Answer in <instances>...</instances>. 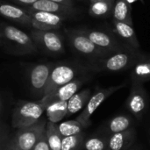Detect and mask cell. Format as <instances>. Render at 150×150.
<instances>
[{
    "label": "cell",
    "instance_id": "5bb4252c",
    "mask_svg": "<svg viewBox=\"0 0 150 150\" xmlns=\"http://www.w3.org/2000/svg\"><path fill=\"white\" fill-rule=\"evenodd\" d=\"M136 130L131 127L126 131L107 136L105 150H129L136 140Z\"/></svg>",
    "mask_w": 150,
    "mask_h": 150
},
{
    "label": "cell",
    "instance_id": "ac0fdd59",
    "mask_svg": "<svg viewBox=\"0 0 150 150\" xmlns=\"http://www.w3.org/2000/svg\"><path fill=\"white\" fill-rule=\"evenodd\" d=\"M134 121L129 115H118L111 119L105 125L103 133L105 135H110L112 134L126 131L133 127Z\"/></svg>",
    "mask_w": 150,
    "mask_h": 150
},
{
    "label": "cell",
    "instance_id": "d6986e66",
    "mask_svg": "<svg viewBox=\"0 0 150 150\" xmlns=\"http://www.w3.org/2000/svg\"><path fill=\"white\" fill-rule=\"evenodd\" d=\"M91 96V91L90 89H84L79 92L74 94L68 101V114L67 116H71L82 109L84 108L88 100Z\"/></svg>",
    "mask_w": 150,
    "mask_h": 150
},
{
    "label": "cell",
    "instance_id": "5b68a950",
    "mask_svg": "<svg viewBox=\"0 0 150 150\" xmlns=\"http://www.w3.org/2000/svg\"><path fill=\"white\" fill-rule=\"evenodd\" d=\"M69 43L73 49L79 54L88 58L91 62L103 58L111 53L96 46L82 30H73L68 33Z\"/></svg>",
    "mask_w": 150,
    "mask_h": 150
},
{
    "label": "cell",
    "instance_id": "4316f807",
    "mask_svg": "<svg viewBox=\"0 0 150 150\" xmlns=\"http://www.w3.org/2000/svg\"><path fill=\"white\" fill-rule=\"evenodd\" d=\"M107 136H95L87 139L83 142V146L85 150H105Z\"/></svg>",
    "mask_w": 150,
    "mask_h": 150
},
{
    "label": "cell",
    "instance_id": "4fadbf2b",
    "mask_svg": "<svg viewBox=\"0 0 150 150\" xmlns=\"http://www.w3.org/2000/svg\"><path fill=\"white\" fill-rule=\"evenodd\" d=\"M31 25L36 30H55L58 29L63 21V16L57 13H51L40 11H32Z\"/></svg>",
    "mask_w": 150,
    "mask_h": 150
},
{
    "label": "cell",
    "instance_id": "2e32d148",
    "mask_svg": "<svg viewBox=\"0 0 150 150\" xmlns=\"http://www.w3.org/2000/svg\"><path fill=\"white\" fill-rule=\"evenodd\" d=\"M131 83H144L150 81V55L145 54L130 69Z\"/></svg>",
    "mask_w": 150,
    "mask_h": 150
},
{
    "label": "cell",
    "instance_id": "8992f818",
    "mask_svg": "<svg viewBox=\"0 0 150 150\" xmlns=\"http://www.w3.org/2000/svg\"><path fill=\"white\" fill-rule=\"evenodd\" d=\"M127 86V83H120L119 85L115 86H111L108 88H103V89H98L96 91V92L91 96L90 99L88 100L86 105L84 106L83 112L81 114L77 117L76 120L79 121L84 128L88 127L91 126V117L92 114L95 112V111L109 98L111 97L113 93L116 91H120V89L124 88Z\"/></svg>",
    "mask_w": 150,
    "mask_h": 150
},
{
    "label": "cell",
    "instance_id": "ffe728a7",
    "mask_svg": "<svg viewBox=\"0 0 150 150\" xmlns=\"http://www.w3.org/2000/svg\"><path fill=\"white\" fill-rule=\"evenodd\" d=\"M132 7L126 0H115L112 16L114 20L124 22L127 25H133L132 19Z\"/></svg>",
    "mask_w": 150,
    "mask_h": 150
},
{
    "label": "cell",
    "instance_id": "484cf974",
    "mask_svg": "<svg viewBox=\"0 0 150 150\" xmlns=\"http://www.w3.org/2000/svg\"><path fill=\"white\" fill-rule=\"evenodd\" d=\"M83 140H84L83 133L76 135L63 137L61 150H77L83 145Z\"/></svg>",
    "mask_w": 150,
    "mask_h": 150
},
{
    "label": "cell",
    "instance_id": "e0dca14e",
    "mask_svg": "<svg viewBox=\"0 0 150 150\" xmlns=\"http://www.w3.org/2000/svg\"><path fill=\"white\" fill-rule=\"evenodd\" d=\"M0 15L8 19L13 20V21L18 22L24 25H28L32 24V18L30 14L25 12L23 9L14 6L12 4H0Z\"/></svg>",
    "mask_w": 150,
    "mask_h": 150
},
{
    "label": "cell",
    "instance_id": "d6a6232c",
    "mask_svg": "<svg viewBox=\"0 0 150 150\" xmlns=\"http://www.w3.org/2000/svg\"><path fill=\"white\" fill-rule=\"evenodd\" d=\"M128 4H134V3H135V2H138V1H140V2H142V4H144V1L143 0H126Z\"/></svg>",
    "mask_w": 150,
    "mask_h": 150
},
{
    "label": "cell",
    "instance_id": "f1b7e54d",
    "mask_svg": "<svg viewBox=\"0 0 150 150\" xmlns=\"http://www.w3.org/2000/svg\"><path fill=\"white\" fill-rule=\"evenodd\" d=\"M2 150H20L18 149L16 145L14 144L13 141H12V138L11 139H6V141L4 142V145H3V148H2Z\"/></svg>",
    "mask_w": 150,
    "mask_h": 150
},
{
    "label": "cell",
    "instance_id": "3957f363",
    "mask_svg": "<svg viewBox=\"0 0 150 150\" xmlns=\"http://www.w3.org/2000/svg\"><path fill=\"white\" fill-rule=\"evenodd\" d=\"M89 71L87 66H82L76 63H60L54 65L50 72L45 96L76 79L77 76L85 74Z\"/></svg>",
    "mask_w": 150,
    "mask_h": 150
},
{
    "label": "cell",
    "instance_id": "7c38bea8",
    "mask_svg": "<svg viewBox=\"0 0 150 150\" xmlns=\"http://www.w3.org/2000/svg\"><path fill=\"white\" fill-rule=\"evenodd\" d=\"M88 76L76 77L71 82L59 87L53 92L44 96L40 102L46 107L47 105L62 101H68L74 94H76L82 85L88 80Z\"/></svg>",
    "mask_w": 150,
    "mask_h": 150
},
{
    "label": "cell",
    "instance_id": "30bf717a",
    "mask_svg": "<svg viewBox=\"0 0 150 150\" xmlns=\"http://www.w3.org/2000/svg\"><path fill=\"white\" fill-rule=\"evenodd\" d=\"M85 35L98 47L109 52H115L120 49L132 47L123 40H121L113 33H107L98 30H82Z\"/></svg>",
    "mask_w": 150,
    "mask_h": 150
},
{
    "label": "cell",
    "instance_id": "ba28073f",
    "mask_svg": "<svg viewBox=\"0 0 150 150\" xmlns=\"http://www.w3.org/2000/svg\"><path fill=\"white\" fill-rule=\"evenodd\" d=\"M46 125V120H40L30 127L18 129L16 134L12 137L16 147L20 150H33L40 135L45 132Z\"/></svg>",
    "mask_w": 150,
    "mask_h": 150
},
{
    "label": "cell",
    "instance_id": "7a4b0ae2",
    "mask_svg": "<svg viewBox=\"0 0 150 150\" xmlns=\"http://www.w3.org/2000/svg\"><path fill=\"white\" fill-rule=\"evenodd\" d=\"M0 34L1 40L15 54H32L35 53L38 49L31 35L15 26L9 25H3Z\"/></svg>",
    "mask_w": 150,
    "mask_h": 150
},
{
    "label": "cell",
    "instance_id": "6da1fadb",
    "mask_svg": "<svg viewBox=\"0 0 150 150\" xmlns=\"http://www.w3.org/2000/svg\"><path fill=\"white\" fill-rule=\"evenodd\" d=\"M146 54L134 47L120 49L110 54L89 62L86 66L90 71L117 73L130 69L133 65Z\"/></svg>",
    "mask_w": 150,
    "mask_h": 150
},
{
    "label": "cell",
    "instance_id": "52a82bcc",
    "mask_svg": "<svg viewBox=\"0 0 150 150\" xmlns=\"http://www.w3.org/2000/svg\"><path fill=\"white\" fill-rule=\"evenodd\" d=\"M30 35L36 47L48 54L58 55L65 51L61 34L54 30L34 29Z\"/></svg>",
    "mask_w": 150,
    "mask_h": 150
},
{
    "label": "cell",
    "instance_id": "4dcf8cb0",
    "mask_svg": "<svg viewBox=\"0 0 150 150\" xmlns=\"http://www.w3.org/2000/svg\"><path fill=\"white\" fill-rule=\"evenodd\" d=\"M50 1L58 3L60 4H62V5H65V6H68V7H72L71 0H50Z\"/></svg>",
    "mask_w": 150,
    "mask_h": 150
},
{
    "label": "cell",
    "instance_id": "9c48e42d",
    "mask_svg": "<svg viewBox=\"0 0 150 150\" xmlns=\"http://www.w3.org/2000/svg\"><path fill=\"white\" fill-rule=\"evenodd\" d=\"M126 105L135 118L138 120L142 118L149 106V96L142 83H131V89Z\"/></svg>",
    "mask_w": 150,
    "mask_h": 150
},
{
    "label": "cell",
    "instance_id": "277c9868",
    "mask_svg": "<svg viewBox=\"0 0 150 150\" xmlns=\"http://www.w3.org/2000/svg\"><path fill=\"white\" fill-rule=\"evenodd\" d=\"M45 110L40 101H19L13 111L11 125L17 129L30 127L41 120Z\"/></svg>",
    "mask_w": 150,
    "mask_h": 150
},
{
    "label": "cell",
    "instance_id": "9a60e30c",
    "mask_svg": "<svg viewBox=\"0 0 150 150\" xmlns=\"http://www.w3.org/2000/svg\"><path fill=\"white\" fill-rule=\"evenodd\" d=\"M112 33L130 47L139 49L140 43L133 25L112 19Z\"/></svg>",
    "mask_w": 150,
    "mask_h": 150
},
{
    "label": "cell",
    "instance_id": "8fae6325",
    "mask_svg": "<svg viewBox=\"0 0 150 150\" xmlns=\"http://www.w3.org/2000/svg\"><path fill=\"white\" fill-rule=\"evenodd\" d=\"M54 63H39L33 65L28 73V79L31 89L36 96H45V91L48 83L50 72Z\"/></svg>",
    "mask_w": 150,
    "mask_h": 150
},
{
    "label": "cell",
    "instance_id": "d4e9b609",
    "mask_svg": "<svg viewBox=\"0 0 150 150\" xmlns=\"http://www.w3.org/2000/svg\"><path fill=\"white\" fill-rule=\"evenodd\" d=\"M57 126H58L59 132L62 137H67V136H71V135L81 134L83 133V130L84 129L83 126L76 120L64 121Z\"/></svg>",
    "mask_w": 150,
    "mask_h": 150
},
{
    "label": "cell",
    "instance_id": "44dd1931",
    "mask_svg": "<svg viewBox=\"0 0 150 150\" xmlns=\"http://www.w3.org/2000/svg\"><path fill=\"white\" fill-rule=\"evenodd\" d=\"M31 10L51 12V13H57V14L58 13L66 14V13H70L72 11V8L60 4L58 3H55L50 0H38L32 4Z\"/></svg>",
    "mask_w": 150,
    "mask_h": 150
},
{
    "label": "cell",
    "instance_id": "8d00e7d4",
    "mask_svg": "<svg viewBox=\"0 0 150 150\" xmlns=\"http://www.w3.org/2000/svg\"><path fill=\"white\" fill-rule=\"evenodd\" d=\"M96 1H101V0H91V3H93V2H96Z\"/></svg>",
    "mask_w": 150,
    "mask_h": 150
},
{
    "label": "cell",
    "instance_id": "83f0119b",
    "mask_svg": "<svg viewBox=\"0 0 150 150\" xmlns=\"http://www.w3.org/2000/svg\"><path fill=\"white\" fill-rule=\"evenodd\" d=\"M33 150H51L48 142L47 141V136H46V130L45 132L40 135V137L39 138L38 142H36V144L34 145Z\"/></svg>",
    "mask_w": 150,
    "mask_h": 150
},
{
    "label": "cell",
    "instance_id": "74e56055",
    "mask_svg": "<svg viewBox=\"0 0 150 150\" xmlns=\"http://www.w3.org/2000/svg\"><path fill=\"white\" fill-rule=\"evenodd\" d=\"M0 40H1V34H0Z\"/></svg>",
    "mask_w": 150,
    "mask_h": 150
},
{
    "label": "cell",
    "instance_id": "836d02e7",
    "mask_svg": "<svg viewBox=\"0 0 150 150\" xmlns=\"http://www.w3.org/2000/svg\"><path fill=\"white\" fill-rule=\"evenodd\" d=\"M131 150H141V148H139V147H134V148L131 149Z\"/></svg>",
    "mask_w": 150,
    "mask_h": 150
},
{
    "label": "cell",
    "instance_id": "603a6c76",
    "mask_svg": "<svg viewBox=\"0 0 150 150\" xmlns=\"http://www.w3.org/2000/svg\"><path fill=\"white\" fill-rule=\"evenodd\" d=\"M114 3L115 0H101L93 2L91 4L89 8V13L91 16L96 18L112 16Z\"/></svg>",
    "mask_w": 150,
    "mask_h": 150
},
{
    "label": "cell",
    "instance_id": "e575fe53",
    "mask_svg": "<svg viewBox=\"0 0 150 150\" xmlns=\"http://www.w3.org/2000/svg\"><path fill=\"white\" fill-rule=\"evenodd\" d=\"M5 141H6V140H5ZM5 141H4V142H5ZM4 142H3L2 144H0V150H2V148H3V145H4Z\"/></svg>",
    "mask_w": 150,
    "mask_h": 150
},
{
    "label": "cell",
    "instance_id": "f546056e",
    "mask_svg": "<svg viewBox=\"0 0 150 150\" xmlns=\"http://www.w3.org/2000/svg\"><path fill=\"white\" fill-rule=\"evenodd\" d=\"M7 138H8V136H7L6 131L4 129L3 124L0 122V144H2Z\"/></svg>",
    "mask_w": 150,
    "mask_h": 150
},
{
    "label": "cell",
    "instance_id": "7402d4cb",
    "mask_svg": "<svg viewBox=\"0 0 150 150\" xmlns=\"http://www.w3.org/2000/svg\"><path fill=\"white\" fill-rule=\"evenodd\" d=\"M47 118L49 122L58 123L68 114V103L67 101L56 102L46 106L45 110Z\"/></svg>",
    "mask_w": 150,
    "mask_h": 150
},
{
    "label": "cell",
    "instance_id": "1f68e13d",
    "mask_svg": "<svg viewBox=\"0 0 150 150\" xmlns=\"http://www.w3.org/2000/svg\"><path fill=\"white\" fill-rule=\"evenodd\" d=\"M18 1V3H21V4H33V3H35L36 1L38 0H16Z\"/></svg>",
    "mask_w": 150,
    "mask_h": 150
},
{
    "label": "cell",
    "instance_id": "cb8c5ba5",
    "mask_svg": "<svg viewBox=\"0 0 150 150\" xmlns=\"http://www.w3.org/2000/svg\"><path fill=\"white\" fill-rule=\"evenodd\" d=\"M46 136L47 141L51 150H61L62 136L59 132L56 123L47 122L46 125Z\"/></svg>",
    "mask_w": 150,
    "mask_h": 150
},
{
    "label": "cell",
    "instance_id": "d590c367",
    "mask_svg": "<svg viewBox=\"0 0 150 150\" xmlns=\"http://www.w3.org/2000/svg\"><path fill=\"white\" fill-rule=\"evenodd\" d=\"M2 111V102H1V100H0V112Z\"/></svg>",
    "mask_w": 150,
    "mask_h": 150
}]
</instances>
